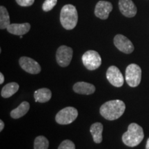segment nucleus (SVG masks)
Returning <instances> with one entry per match:
<instances>
[{
  "label": "nucleus",
  "instance_id": "obj_26",
  "mask_svg": "<svg viewBox=\"0 0 149 149\" xmlns=\"http://www.w3.org/2000/svg\"><path fill=\"white\" fill-rule=\"evenodd\" d=\"M146 149H149V138L148 139L146 142Z\"/></svg>",
  "mask_w": 149,
  "mask_h": 149
},
{
  "label": "nucleus",
  "instance_id": "obj_24",
  "mask_svg": "<svg viewBox=\"0 0 149 149\" xmlns=\"http://www.w3.org/2000/svg\"><path fill=\"white\" fill-rule=\"evenodd\" d=\"M4 81V76H3V73L0 72V84H3Z\"/></svg>",
  "mask_w": 149,
  "mask_h": 149
},
{
  "label": "nucleus",
  "instance_id": "obj_15",
  "mask_svg": "<svg viewBox=\"0 0 149 149\" xmlns=\"http://www.w3.org/2000/svg\"><path fill=\"white\" fill-rule=\"evenodd\" d=\"M52 93L50 89L43 88L38 89L34 93V97L35 102L40 103H45L51 100Z\"/></svg>",
  "mask_w": 149,
  "mask_h": 149
},
{
  "label": "nucleus",
  "instance_id": "obj_7",
  "mask_svg": "<svg viewBox=\"0 0 149 149\" xmlns=\"http://www.w3.org/2000/svg\"><path fill=\"white\" fill-rule=\"evenodd\" d=\"M73 51L67 46H61L56 53V60L57 64L61 67H66L70 64L72 58Z\"/></svg>",
  "mask_w": 149,
  "mask_h": 149
},
{
  "label": "nucleus",
  "instance_id": "obj_12",
  "mask_svg": "<svg viewBox=\"0 0 149 149\" xmlns=\"http://www.w3.org/2000/svg\"><path fill=\"white\" fill-rule=\"evenodd\" d=\"M118 5L120 12L126 17H133L137 14V8L132 0H119Z\"/></svg>",
  "mask_w": 149,
  "mask_h": 149
},
{
  "label": "nucleus",
  "instance_id": "obj_11",
  "mask_svg": "<svg viewBox=\"0 0 149 149\" xmlns=\"http://www.w3.org/2000/svg\"><path fill=\"white\" fill-rule=\"evenodd\" d=\"M112 10H113V4L110 1L101 0L98 1L95 6V15L97 17L101 19H107Z\"/></svg>",
  "mask_w": 149,
  "mask_h": 149
},
{
  "label": "nucleus",
  "instance_id": "obj_20",
  "mask_svg": "<svg viewBox=\"0 0 149 149\" xmlns=\"http://www.w3.org/2000/svg\"><path fill=\"white\" fill-rule=\"evenodd\" d=\"M49 141L44 136H38L35 139L34 149H48Z\"/></svg>",
  "mask_w": 149,
  "mask_h": 149
},
{
  "label": "nucleus",
  "instance_id": "obj_21",
  "mask_svg": "<svg viewBox=\"0 0 149 149\" xmlns=\"http://www.w3.org/2000/svg\"><path fill=\"white\" fill-rule=\"evenodd\" d=\"M57 0H45L42 4V9L45 12L51 10L57 4Z\"/></svg>",
  "mask_w": 149,
  "mask_h": 149
},
{
  "label": "nucleus",
  "instance_id": "obj_25",
  "mask_svg": "<svg viewBox=\"0 0 149 149\" xmlns=\"http://www.w3.org/2000/svg\"><path fill=\"white\" fill-rule=\"evenodd\" d=\"M3 128H4V123H3V122L2 120H0V131H2Z\"/></svg>",
  "mask_w": 149,
  "mask_h": 149
},
{
  "label": "nucleus",
  "instance_id": "obj_5",
  "mask_svg": "<svg viewBox=\"0 0 149 149\" xmlns=\"http://www.w3.org/2000/svg\"><path fill=\"white\" fill-rule=\"evenodd\" d=\"M141 70L137 64L128 65L126 70V81L130 87H137L141 82Z\"/></svg>",
  "mask_w": 149,
  "mask_h": 149
},
{
  "label": "nucleus",
  "instance_id": "obj_6",
  "mask_svg": "<svg viewBox=\"0 0 149 149\" xmlns=\"http://www.w3.org/2000/svg\"><path fill=\"white\" fill-rule=\"evenodd\" d=\"M81 59L84 66L90 70L97 69L102 64L101 56L97 52L93 50L86 52L82 55Z\"/></svg>",
  "mask_w": 149,
  "mask_h": 149
},
{
  "label": "nucleus",
  "instance_id": "obj_4",
  "mask_svg": "<svg viewBox=\"0 0 149 149\" xmlns=\"http://www.w3.org/2000/svg\"><path fill=\"white\" fill-rule=\"evenodd\" d=\"M77 116L78 112L77 109L74 107H66L57 113L55 120L59 124L66 125L73 122L77 119Z\"/></svg>",
  "mask_w": 149,
  "mask_h": 149
},
{
  "label": "nucleus",
  "instance_id": "obj_13",
  "mask_svg": "<svg viewBox=\"0 0 149 149\" xmlns=\"http://www.w3.org/2000/svg\"><path fill=\"white\" fill-rule=\"evenodd\" d=\"M31 29V24L29 23L24 24H10L7 28L8 33L15 35H24L29 32Z\"/></svg>",
  "mask_w": 149,
  "mask_h": 149
},
{
  "label": "nucleus",
  "instance_id": "obj_19",
  "mask_svg": "<svg viewBox=\"0 0 149 149\" xmlns=\"http://www.w3.org/2000/svg\"><path fill=\"white\" fill-rule=\"evenodd\" d=\"M10 24V17L7 9L3 6H0V29H7Z\"/></svg>",
  "mask_w": 149,
  "mask_h": 149
},
{
  "label": "nucleus",
  "instance_id": "obj_14",
  "mask_svg": "<svg viewBox=\"0 0 149 149\" xmlns=\"http://www.w3.org/2000/svg\"><path fill=\"white\" fill-rule=\"evenodd\" d=\"M73 91L78 94L91 95L95 91V87L91 84L79 81L75 83L73 86Z\"/></svg>",
  "mask_w": 149,
  "mask_h": 149
},
{
  "label": "nucleus",
  "instance_id": "obj_10",
  "mask_svg": "<svg viewBox=\"0 0 149 149\" xmlns=\"http://www.w3.org/2000/svg\"><path fill=\"white\" fill-rule=\"evenodd\" d=\"M107 77L109 82L115 87H121L124 84L123 74L116 66H111L108 68Z\"/></svg>",
  "mask_w": 149,
  "mask_h": 149
},
{
  "label": "nucleus",
  "instance_id": "obj_1",
  "mask_svg": "<svg viewBox=\"0 0 149 149\" xmlns=\"http://www.w3.org/2000/svg\"><path fill=\"white\" fill-rule=\"evenodd\" d=\"M126 109L124 102L120 100H111L100 107V114L106 120L113 121L117 120L124 114Z\"/></svg>",
  "mask_w": 149,
  "mask_h": 149
},
{
  "label": "nucleus",
  "instance_id": "obj_22",
  "mask_svg": "<svg viewBox=\"0 0 149 149\" xmlns=\"http://www.w3.org/2000/svg\"><path fill=\"white\" fill-rule=\"evenodd\" d=\"M58 149H75V146L72 141L66 139L61 143Z\"/></svg>",
  "mask_w": 149,
  "mask_h": 149
},
{
  "label": "nucleus",
  "instance_id": "obj_17",
  "mask_svg": "<svg viewBox=\"0 0 149 149\" xmlns=\"http://www.w3.org/2000/svg\"><path fill=\"white\" fill-rule=\"evenodd\" d=\"M29 109L30 104L29 102H23L17 108L10 112V116L13 119H19L26 114Z\"/></svg>",
  "mask_w": 149,
  "mask_h": 149
},
{
  "label": "nucleus",
  "instance_id": "obj_23",
  "mask_svg": "<svg viewBox=\"0 0 149 149\" xmlns=\"http://www.w3.org/2000/svg\"><path fill=\"white\" fill-rule=\"evenodd\" d=\"M17 3L20 6H30L35 2V0H15Z\"/></svg>",
  "mask_w": 149,
  "mask_h": 149
},
{
  "label": "nucleus",
  "instance_id": "obj_8",
  "mask_svg": "<svg viewBox=\"0 0 149 149\" xmlns=\"http://www.w3.org/2000/svg\"><path fill=\"white\" fill-rule=\"evenodd\" d=\"M114 44L119 51L126 54L132 53L134 51V46L129 39L124 35L118 34L114 37Z\"/></svg>",
  "mask_w": 149,
  "mask_h": 149
},
{
  "label": "nucleus",
  "instance_id": "obj_2",
  "mask_svg": "<svg viewBox=\"0 0 149 149\" xmlns=\"http://www.w3.org/2000/svg\"><path fill=\"white\" fill-rule=\"evenodd\" d=\"M144 137L143 128L136 123H132L128 126L127 131L123 134L122 141L126 146L135 147L140 144Z\"/></svg>",
  "mask_w": 149,
  "mask_h": 149
},
{
  "label": "nucleus",
  "instance_id": "obj_3",
  "mask_svg": "<svg viewBox=\"0 0 149 149\" xmlns=\"http://www.w3.org/2000/svg\"><path fill=\"white\" fill-rule=\"evenodd\" d=\"M78 13L75 6L72 4L64 6L60 12V22L66 30H72L77 26Z\"/></svg>",
  "mask_w": 149,
  "mask_h": 149
},
{
  "label": "nucleus",
  "instance_id": "obj_16",
  "mask_svg": "<svg viewBox=\"0 0 149 149\" xmlns=\"http://www.w3.org/2000/svg\"><path fill=\"white\" fill-rule=\"evenodd\" d=\"M90 131L93 136V141L97 144H100L102 141V132H103V125L100 122H96L91 126Z\"/></svg>",
  "mask_w": 149,
  "mask_h": 149
},
{
  "label": "nucleus",
  "instance_id": "obj_9",
  "mask_svg": "<svg viewBox=\"0 0 149 149\" xmlns=\"http://www.w3.org/2000/svg\"><path fill=\"white\" fill-rule=\"evenodd\" d=\"M19 63L22 69L29 73L38 74L42 70L39 63L31 57H22L19 60Z\"/></svg>",
  "mask_w": 149,
  "mask_h": 149
},
{
  "label": "nucleus",
  "instance_id": "obj_18",
  "mask_svg": "<svg viewBox=\"0 0 149 149\" xmlns=\"http://www.w3.org/2000/svg\"><path fill=\"white\" fill-rule=\"evenodd\" d=\"M19 86L16 82H10L7 84L3 87L1 91V95L3 98H8L13 95L15 93L17 92Z\"/></svg>",
  "mask_w": 149,
  "mask_h": 149
}]
</instances>
